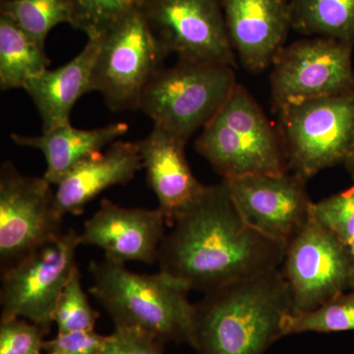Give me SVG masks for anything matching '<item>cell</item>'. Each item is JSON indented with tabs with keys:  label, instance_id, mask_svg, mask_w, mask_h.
<instances>
[{
	"label": "cell",
	"instance_id": "25",
	"mask_svg": "<svg viewBox=\"0 0 354 354\" xmlns=\"http://www.w3.org/2000/svg\"><path fill=\"white\" fill-rule=\"evenodd\" d=\"M71 14V26L87 34L97 37L120 20L133 7L123 0H66Z\"/></svg>",
	"mask_w": 354,
	"mask_h": 354
},
{
	"label": "cell",
	"instance_id": "21",
	"mask_svg": "<svg viewBox=\"0 0 354 354\" xmlns=\"http://www.w3.org/2000/svg\"><path fill=\"white\" fill-rule=\"evenodd\" d=\"M291 28L354 46V0H292Z\"/></svg>",
	"mask_w": 354,
	"mask_h": 354
},
{
	"label": "cell",
	"instance_id": "23",
	"mask_svg": "<svg viewBox=\"0 0 354 354\" xmlns=\"http://www.w3.org/2000/svg\"><path fill=\"white\" fill-rule=\"evenodd\" d=\"M354 330V291L344 292L304 313L283 319V337L302 333H337Z\"/></svg>",
	"mask_w": 354,
	"mask_h": 354
},
{
	"label": "cell",
	"instance_id": "15",
	"mask_svg": "<svg viewBox=\"0 0 354 354\" xmlns=\"http://www.w3.org/2000/svg\"><path fill=\"white\" fill-rule=\"evenodd\" d=\"M230 44L247 71L272 65L291 28L286 0H221Z\"/></svg>",
	"mask_w": 354,
	"mask_h": 354
},
{
	"label": "cell",
	"instance_id": "29",
	"mask_svg": "<svg viewBox=\"0 0 354 354\" xmlns=\"http://www.w3.org/2000/svg\"><path fill=\"white\" fill-rule=\"evenodd\" d=\"M106 337L97 334L94 330L57 334L55 339L46 341L44 351L48 353L102 354Z\"/></svg>",
	"mask_w": 354,
	"mask_h": 354
},
{
	"label": "cell",
	"instance_id": "24",
	"mask_svg": "<svg viewBox=\"0 0 354 354\" xmlns=\"http://www.w3.org/2000/svg\"><path fill=\"white\" fill-rule=\"evenodd\" d=\"M100 313L88 304L87 295L81 285V274L75 268L58 299L53 323L58 334L94 330Z\"/></svg>",
	"mask_w": 354,
	"mask_h": 354
},
{
	"label": "cell",
	"instance_id": "27",
	"mask_svg": "<svg viewBox=\"0 0 354 354\" xmlns=\"http://www.w3.org/2000/svg\"><path fill=\"white\" fill-rule=\"evenodd\" d=\"M44 328L23 318L0 321V354H41Z\"/></svg>",
	"mask_w": 354,
	"mask_h": 354
},
{
	"label": "cell",
	"instance_id": "28",
	"mask_svg": "<svg viewBox=\"0 0 354 354\" xmlns=\"http://www.w3.org/2000/svg\"><path fill=\"white\" fill-rule=\"evenodd\" d=\"M162 344L144 330L115 326L113 334L106 337L102 354H164Z\"/></svg>",
	"mask_w": 354,
	"mask_h": 354
},
{
	"label": "cell",
	"instance_id": "22",
	"mask_svg": "<svg viewBox=\"0 0 354 354\" xmlns=\"http://www.w3.org/2000/svg\"><path fill=\"white\" fill-rule=\"evenodd\" d=\"M1 14L13 20L43 50L51 29L62 23L71 25L66 0H8L2 3Z\"/></svg>",
	"mask_w": 354,
	"mask_h": 354
},
{
	"label": "cell",
	"instance_id": "32",
	"mask_svg": "<svg viewBox=\"0 0 354 354\" xmlns=\"http://www.w3.org/2000/svg\"><path fill=\"white\" fill-rule=\"evenodd\" d=\"M344 167L348 169V174H351L354 183V156L353 158H349L348 162L344 164Z\"/></svg>",
	"mask_w": 354,
	"mask_h": 354
},
{
	"label": "cell",
	"instance_id": "8",
	"mask_svg": "<svg viewBox=\"0 0 354 354\" xmlns=\"http://www.w3.org/2000/svg\"><path fill=\"white\" fill-rule=\"evenodd\" d=\"M80 234L70 230L4 270L1 320L26 319L48 333L60 295L77 267Z\"/></svg>",
	"mask_w": 354,
	"mask_h": 354
},
{
	"label": "cell",
	"instance_id": "4",
	"mask_svg": "<svg viewBox=\"0 0 354 354\" xmlns=\"http://www.w3.org/2000/svg\"><path fill=\"white\" fill-rule=\"evenodd\" d=\"M223 179L290 171L278 128L237 84L195 143Z\"/></svg>",
	"mask_w": 354,
	"mask_h": 354
},
{
	"label": "cell",
	"instance_id": "10",
	"mask_svg": "<svg viewBox=\"0 0 354 354\" xmlns=\"http://www.w3.org/2000/svg\"><path fill=\"white\" fill-rule=\"evenodd\" d=\"M281 272L292 297L291 314L311 311L351 290L348 246L311 215L286 247Z\"/></svg>",
	"mask_w": 354,
	"mask_h": 354
},
{
	"label": "cell",
	"instance_id": "11",
	"mask_svg": "<svg viewBox=\"0 0 354 354\" xmlns=\"http://www.w3.org/2000/svg\"><path fill=\"white\" fill-rule=\"evenodd\" d=\"M353 44L323 37L283 46L272 64L274 108L353 91Z\"/></svg>",
	"mask_w": 354,
	"mask_h": 354
},
{
	"label": "cell",
	"instance_id": "18",
	"mask_svg": "<svg viewBox=\"0 0 354 354\" xmlns=\"http://www.w3.org/2000/svg\"><path fill=\"white\" fill-rule=\"evenodd\" d=\"M101 36L88 38L83 50L57 69H46L26 84L24 90L38 109L43 133L71 124L70 113L78 100L91 92V77Z\"/></svg>",
	"mask_w": 354,
	"mask_h": 354
},
{
	"label": "cell",
	"instance_id": "6",
	"mask_svg": "<svg viewBox=\"0 0 354 354\" xmlns=\"http://www.w3.org/2000/svg\"><path fill=\"white\" fill-rule=\"evenodd\" d=\"M290 171L308 180L354 156V90L277 109Z\"/></svg>",
	"mask_w": 354,
	"mask_h": 354
},
{
	"label": "cell",
	"instance_id": "3",
	"mask_svg": "<svg viewBox=\"0 0 354 354\" xmlns=\"http://www.w3.org/2000/svg\"><path fill=\"white\" fill-rule=\"evenodd\" d=\"M91 293L106 309L114 326L136 328L162 342L190 344L194 304L189 288L165 272L137 274L104 257L91 263Z\"/></svg>",
	"mask_w": 354,
	"mask_h": 354
},
{
	"label": "cell",
	"instance_id": "12",
	"mask_svg": "<svg viewBox=\"0 0 354 354\" xmlns=\"http://www.w3.org/2000/svg\"><path fill=\"white\" fill-rule=\"evenodd\" d=\"M141 9L169 55L236 66L221 0H148Z\"/></svg>",
	"mask_w": 354,
	"mask_h": 354
},
{
	"label": "cell",
	"instance_id": "5",
	"mask_svg": "<svg viewBox=\"0 0 354 354\" xmlns=\"http://www.w3.org/2000/svg\"><path fill=\"white\" fill-rule=\"evenodd\" d=\"M237 84L234 67L179 60L147 85L139 109L153 127L187 143L220 111Z\"/></svg>",
	"mask_w": 354,
	"mask_h": 354
},
{
	"label": "cell",
	"instance_id": "1",
	"mask_svg": "<svg viewBox=\"0 0 354 354\" xmlns=\"http://www.w3.org/2000/svg\"><path fill=\"white\" fill-rule=\"evenodd\" d=\"M160 246V271L190 290L209 291L279 269L286 246L244 220L225 181L205 185Z\"/></svg>",
	"mask_w": 354,
	"mask_h": 354
},
{
	"label": "cell",
	"instance_id": "14",
	"mask_svg": "<svg viewBox=\"0 0 354 354\" xmlns=\"http://www.w3.org/2000/svg\"><path fill=\"white\" fill-rule=\"evenodd\" d=\"M165 225L167 221L158 209L124 208L104 200L84 225L80 243L99 247L104 257L122 264H153L158 261Z\"/></svg>",
	"mask_w": 354,
	"mask_h": 354
},
{
	"label": "cell",
	"instance_id": "19",
	"mask_svg": "<svg viewBox=\"0 0 354 354\" xmlns=\"http://www.w3.org/2000/svg\"><path fill=\"white\" fill-rule=\"evenodd\" d=\"M125 122H115L95 129H78L71 124L55 128L39 136L11 134L14 143L41 151L46 158L44 178L57 186L67 174L102 149L111 146L128 131Z\"/></svg>",
	"mask_w": 354,
	"mask_h": 354
},
{
	"label": "cell",
	"instance_id": "26",
	"mask_svg": "<svg viewBox=\"0 0 354 354\" xmlns=\"http://www.w3.org/2000/svg\"><path fill=\"white\" fill-rule=\"evenodd\" d=\"M312 216L348 246L354 241V183L348 190L313 203Z\"/></svg>",
	"mask_w": 354,
	"mask_h": 354
},
{
	"label": "cell",
	"instance_id": "9",
	"mask_svg": "<svg viewBox=\"0 0 354 354\" xmlns=\"http://www.w3.org/2000/svg\"><path fill=\"white\" fill-rule=\"evenodd\" d=\"M55 191L44 177L23 176L11 162L0 169V259L6 269L62 232Z\"/></svg>",
	"mask_w": 354,
	"mask_h": 354
},
{
	"label": "cell",
	"instance_id": "33",
	"mask_svg": "<svg viewBox=\"0 0 354 354\" xmlns=\"http://www.w3.org/2000/svg\"><path fill=\"white\" fill-rule=\"evenodd\" d=\"M48 354H62V353H48Z\"/></svg>",
	"mask_w": 354,
	"mask_h": 354
},
{
	"label": "cell",
	"instance_id": "13",
	"mask_svg": "<svg viewBox=\"0 0 354 354\" xmlns=\"http://www.w3.org/2000/svg\"><path fill=\"white\" fill-rule=\"evenodd\" d=\"M246 223L272 241L288 243L312 215L306 179L295 172L223 179Z\"/></svg>",
	"mask_w": 354,
	"mask_h": 354
},
{
	"label": "cell",
	"instance_id": "17",
	"mask_svg": "<svg viewBox=\"0 0 354 354\" xmlns=\"http://www.w3.org/2000/svg\"><path fill=\"white\" fill-rule=\"evenodd\" d=\"M142 167L137 142H114L106 153L88 158L57 184L55 202L58 213L80 215L91 200L113 186L129 183Z\"/></svg>",
	"mask_w": 354,
	"mask_h": 354
},
{
	"label": "cell",
	"instance_id": "30",
	"mask_svg": "<svg viewBox=\"0 0 354 354\" xmlns=\"http://www.w3.org/2000/svg\"><path fill=\"white\" fill-rule=\"evenodd\" d=\"M349 253L351 258V290L354 291V241L348 245Z\"/></svg>",
	"mask_w": 354,
	"mask_h": 354
},
{
	"label": "cell",
	"instance_id": "31",
	"mask_svg": "<svg viewBox=\"0 0 354 354\" xmlns=\"http://www.w3.org/2000/svg\"><path fill=\"white\" fill-rule=\"evenodd\" d=\"M123 1L133 8H142L148 0H123Z\"/></svg>",
	"mask_w": 354,
	"mask_h": 354
},
{
	"label": "cell",
	"instance_id": "16",
	"mask_svg": "<svg viewBox=\"0 0 354 354\" xmlns=\"http://www.w3.org/2000/svg\"><path fill=\"white\" fill-rule=\"evenodd\" d=\"M149 186L158 198L167 225L187 208L205 187L193 174L185 155L186 143L158 127L137 142Z\"/></svg>",
	"mask_w": 354,
	"mask_h": 354
},
{
	"label": "cell",
	"instance_id": "2",
	"mask_svg": "<svg viewBox=\"0 0 354 354\" xmlns=\"http://www.w3.org/2000/svg\"><path fill=\"white\" fill-rule=\"evenodd\" d=\"M292 297L281 268L205 293L194 304L197 354H265L283 337Z\"/></svg>",
	"mask_w": 354,
	"mask_h": 354
},
{
	"label": "cell",
	"instance_id": "7",
	"mask_svg": "<svg viewBox=\"0 0 354 354\" xmlns=\"http://www.w3.org/2000/svg\"><path fill=\"white\" fill-rule=\"evenodd\" d=\"M100 36L91 92H99L111 111L139 109L144 90L164 68L169 53L141 8L132 9Z\"/></svg>",
	"mask_w": 354,
	"mask_h": 354
},
{
	"label": "cell",
	"instance_id": "20",
	"mask_svg": "<svg viewBox=\"0 0 354 354\" xmlns=\"http://www.w3.org/2000/svg\"><path fill=\"white\" fill-rule=\"evenodd\" d=\"M50 60L13 20L0 17V88H24L31 79L48 69Z\"/></svg>",
	"mask_w": 354,
	"mask_h": 354
}]
</instances>
